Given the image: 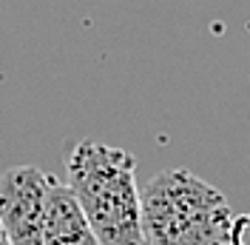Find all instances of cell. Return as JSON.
I'll list each match as a JSON object with an SVG mask.
<instances>
[{
    "instance_id": "cell-5",
    "label": "cell",
    "mask_w": 250,
    "mask_h": 245,
    "mask_svg": "<svg viewBox=\"0 0 250 245\" xmlns=\"http://www.w3.org/2000/svg\"><path fill=\"white\" fill-rule=\"evenodd\" d=\"M0 245H12L9 234H6V228H3V222H0Z\"/></svg>"
},
{
    "instance_id": "cell-3",
    "label": "cell",
    "mask_w": 250,
    "mask_h": 245,
    "mask_svg": "<svg viewBox=\"0 0 250 245\" xmlns=\"http://www.w3.org/2000/svg\"><path fill=\"white\" fill-rule=\"evenodd\" d=\"M54 177L37 166H9L0 174V222L12 245H43Z\"/></svg>"
},
{
    "instance_id": "cell-4",
    "label": "cell",
    "mask_w": 250,
    "mask_h": 245,
    "mask_svg": "<svg viewBox=\"0 0 250 245\" xmlns=\"http://www.w3.org/2000/svg\"><path fill=\"white\" fill-rule=\"evenodd\" d=\"M43 245H100L77 194L68 183H54L46 208Z\"/></svg>"
},
{
    "instance_id": "cell-2",
    "label": "cell",
    "mask_w": 250,
    "mask_h": 245,
    "mask_svg": "<svg viewBox=\"0 0 250 245\" xmlns=\"http://www.w3.org/2000/svg\"><path fill=\"white\" fill-rule=\"evenodd\" d=\"M65 171L100 245H142V188H137L134 154L80 140L65 154Z\"/></svg>"
},
{
    "instance_id": "cell-1",
    "label": "cell",
    "mask_w": 250,
    "mask_h": 245,
    "mask_svg": "<svg viewBox=\"0 0 250 245\" xmlns=\"http://www.w3.org/2000/svg\"><path fill=\"white\" fill-rule=\"evenodd\" d=\"M245 222L216 185L188 169L142 185V245H233Z\"/></svg>"
}]
</instances>
